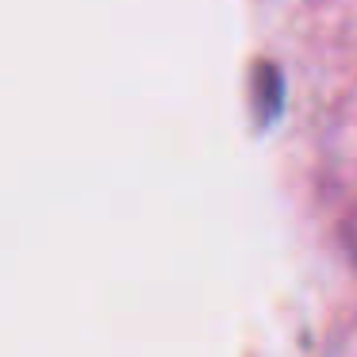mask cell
I'll return each instance as SVG.
<instances>
[{
  "label": "cell",
  "mask_w": 357,
  "mask_h": 357,
  "mask_svg": "<svg viewBox=\"0 0 357 357\" xmlns=\"http://www.w3.org/2000/svg\"><path fill=\"white\" fill-rule=\"evenodd\" d=\"M280 100H284L280 70L277 66H254V93H250V104H254L257 127H269L273 119L280 116Z\"/></svg>",
  "instance_id": "6da1fadb"
}]
</instances>
